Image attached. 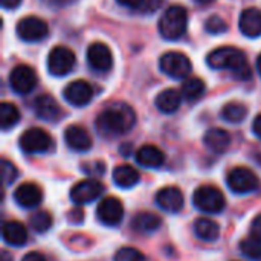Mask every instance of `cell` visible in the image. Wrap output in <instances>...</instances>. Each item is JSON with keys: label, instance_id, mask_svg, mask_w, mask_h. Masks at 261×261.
Wrapping results in <instances>:
<instances>
[{"label": "cell", "instance_id": "obj_13", "mask_svg": "<svg viewBox=\"0 0 261 261\" xmlns=\"http://www.w3.org/2000/svg\"><path fill=\"white\" fill-rule=\"evenodd\" d=\"M87 63L95 72H109L113 67V55L106 43L95 41L87 47Z\"/></svg>", "mask_w": 261, "mask_h": 261}, {"label": "cell", "instance_id": "obj_15", "mask_svg": "<svg viewBox=\"0 0 261 261\" xmlns=\"http://www.w3.org/2000/svg\"><path fill=\"white\" fill-rule=\"evenodd\" d=\"M14 200L17 202L18 206L26 208V210H32L41 203L43 191L35 184L26 182V184H21L20 187H17V190L14 191Z\"/></svg>", "mask_w": 261, "mask_h": 261}, {"label": "cell", "instance_id": "obj_8", "mask_svg": "<svg viewBox=\"0 0 261 261\" xmlns=\"http://www.w3.org/2000/svg\"><path fill=\"white\" fill-rule=\"evenodd\" d=\"M15 32L20 40H23L26 43H35V41H41L47 37L49 26L40 17L28 15L17 23Z\"/></svg>", "mask_w": 261, "mask_h": 261}, {"label": "cell", "instance_id": "obj_20", "mask_svg": "<svg viewBox=\"0 0 261 261\" xmlns=\"http://www.w3.org/2000/svg\"><path fill=\"white\" fill-rule=\"evenodd\" d=\"M135 158L136 162L145 168H161L165 164V154L156 145H142Z\"/></svg>", "mask_w": 261, "mask_h": 261}, {"label": "cell", "instance_id": "obj_40", "mask_svg": "<svg viewBox=\"0 0 261 261\" xmlns=\"http://www.w3.org/2000/svg\"><path fill=\"white\" fill-rule=\"evenodd\" d=\"M46 5L49 6H55V8H61V6H66V5H70L76 0H43Z\"/></svg>", "mask_w": 261, "mask_h": 261}, {"label": "cell", "instance_id": "obj_43", "mask_svg": "<svg viewBox=\"0 0 261 261\" xmlns=\"http://www.w3.org/2000/svg\"><path fill=\"white\" fill-rule=\"evenodd\" d=\"M197 5H210V3H213L214 0H194Z\"/></svg>", "mask_w": 261, "mask_h": 261}, {"label": "cell", "instance_id": "obj_26", "mask_svg": "<svg viewBox=\"0 0 261 261\" xmlns=\"http://www.w3.org/2000/svg\"><path fill=\"white\" fill-rule=\"evenodd\" d=\"M162 220L159 216L153 213H139L133 220H132V228L141 234H151L159 229Z\"/></svg>", "mask_w": 261, "mask_h": 261}, {"label": "cell", "instance_id": "obj_37", "mask_svg": "<svg viewBox=\"0 0 261 261\" xmlns=\"http://www.w3.org/2000/svg\"><path fill=\"white\" fill-rule=\"evenodd\" d=\"M67 220L70 222V223H75V225H78V223H81L83 220H84V213L81 211V210H72V211H69V214H67Z\"/></svg>", "mask_w": 261, "mask_h": 261}, {"label": "cell", "instance_id": "obj_32", "mask_svg": "<svg viewBox=\"0 0 261 261\" xmlns=\"http://www.w3.org/2000/svg\"><path fill=\"white\" fill-rule=\"evenodd\" d=\"M115 261H145V257L141 251L125 246L115 254Z\"/></svg>", "mask_w": 261, "mask_h": 261}, {"label": "cell", "instance_id": "obj_12", "mask_svg": "<svg viewBox=\"0 0 261 261\" xmlns=\"http://www.w3.org/2000/svg\"><path fill=\"white\" fill-rule=\"evenodd\" d=\"M96 219L104 226H118L124 219V206L118 197H106L96 208Z\"/></svg>", "mask_w": 261, "mask_h": 261}, {"label": "cell", "instance_id": "obj_18", "mask_svg": "<svg viewBox=\"0 0 261 261\" xmlns=\"http://www.w3.org/2000/svg\"><path fill=\"white\" fill-rule=\"evenodd\" d=\"M34 112L40 119L47 121V122H55L63 115L60 104L50 95H40L34 101Z\"/></svg>", "mask_w": 261, "mask_h": 261}, {"label": "cell", "instance_id": "obj_3", "mask_svg": "<svg viewBox=\"0 0 261 261\" xmlns=\"http://www.w3.org/2000/svg\"><path fill=\"white\" fill-rule=\"evenodd\" d=\"M188 26L187 9L180 5L170 6L159 20V32L165 40H179Z\"/></svg>", "mask_w": 261, "mask_h": 261}, {"label": "cell", "instance_id": "obj_35", "mask_svg": "<svg viewBox=\"0 0 261 261\" xmlns=\"http://www.w3.org/2000/svg\"><path fill=\"white\" fill-rule=\"evenodd\" d=\"M83 171L90 177H99L106 173V165L104 162H89V164H84Z\"/></svg>", "mask_w": 261, "mask_h": 261}, {"label": "cell", "instance_id": "obj_33", "mask_svg": "<svg viewBox=\"0 0 261 261\" xmlns=\"http://www.w3.org/2000/svg\"><path fill=\"white\" fill-rule=\"evenodd\" d=\"M18 171L15 168V165L12 162H9L8 159H2V177H3V185L9 187L12 185V182L17 179Z\"/></svg>", "mask_w": 261, "mask_h": 261}, {"label": "cell", "instance_id": "obj_38", "mask_svg": "<svg viewBox=\"0 0 261 261\" xmlns=\"http://www.w3.org/2000/svg\"><path fill=\"white\" fill-rule=\"evenodd\" d=\"M147 0H118L119 5L130 8V9H142Z\"/></svg>", "mask_w": 261, "mask_h": 261}, {"label": "cell", "instance_id": "obj_5", "mask_svg": "<svg viewBox=\"0 0 261 261\" xmlns=\"http://www.w3.org/2000/svg\"><path fill=\"white\" fill-rule=\"evenodd\" d=\"M20 148L28 154H37V153H46L54 147V141L50 135L38 127L28 128L21 133L18 139Z\"/></svg>", "mask_w": 261, "mask_h": 261}, {"label": "cell", "instance_id": "obj_4", "mask_svg": "<svg viewBox=\"0 0 261 261\" xmlns=\"http://www.w3.org/2000/svg\"><path fill=\"white\" fill-rule=\"evenodd\" d=\"M193 202L194 206L205 214H219L225 210L226 205L223 193L213 185H205L196 190Z\"/></svg>", "mask_w": 261, "mask_h": 261}, {"label": "cell", "instance_id": "obj_34", "mask_svg": "<svg viewBox=\"0 0 261 261\" xmlns=\"http://www.w3.org/2000/svg\"><path fill=\"white\" fill-rule=\"evenodd\" d=\"M205 28H206V31H208L210 34H214V35H217V34H223V32H226V31H228V24H226V21H225L223 18H220L219 15H213V17H210V18L206 20V23H205Z\"/></svg>", "mask_w": 261, "mask_h": 261}, {"label": "cell", "instance_id": "obj_36", "mask_svg": "<svg viewBox=\"0 0 261 261\" xmlns=\"http://www.w3.org/2000/svg\"><path fill=\"white\" fill-rule=\"evenodd\" d=\"M251 237H254V239H257V240H260L261 242V214H258L254 220H252V223H251Z\"/></svg>", "mask_w": 261, "mask_h": 261}, {"label": "cell", "instance_id": "obj_11", "mask_svg": "<svg viewBox=\"0 0 261 261\" xmlns=\"http://www.w3.org/2000/svg\"><path fill=\"white\" fill-rule=\"evenodd\" d=\"M104 193V185L96 179H84L70 190V199L75 205H87L95 202Z\"/></svg>", "mask_w": 261, "mask_h": 261}, {"label": "cell", "instance_id": "obj_17", "mask_svg": "<svg viewBox=\"0 0 261 261\" xmlns=\"http://www.w3.org/2000/svg\"><path fill=\"white\" fill-rule=\"evenodd\" d=\"M64 141L70 150L78 153H84L92 148V138L81 125H69L64 130Z\"/></svg>", "mask_w": 261, "mask_h": 261}, {"label": "cell", "instance_id": "obj_28", "mask_svg": "<svg viewBox=\"0 0 261 261\" xmlns=\"http://www.w3.org/2000/svg\"><path fill=\"white\" fill-rule=\"evenodd\" d=\"M20 121V112L12 102L0 104V127L2 130H9Z\"/></svg>", "mask_w": 261, "mask_h": 261}, {"label": "cell", "instance_id": "obj_44", "mask_svg": "<svg viewBox=\"0 0 261 261\" xmlns=\"http://www.w3.org/2000/svg\"><path fill=\"white\" fill-rule=\"evenodd\" d=\"M257 70H258V73H260L261 76V54L258 55V60H257Z\"/></svg>", "mask_w": 261, "mask_h": 261}, {"label": "cell", "instance_id": "obj_27", "mask_svg": "<svg viewBox=\"0 0 261 261\" xmlns=\"http://www.w3.org/2000/svg\"><path fill=\"white\" fill-rule=\"evenodd\" d=\"M205 83L203 80L197 78V76H190V78H185L182 87H180V93L184 96L185 101H197L203 93H205Z\"/></svg>", "mask_w": 261, "mask_h": 261}, {"label": "cell", "instance_id": "obj_39", "mask_svg": "<svg viewBox=\"0 0 261 261\" xmlns=\"http://www.w3.org/2000/svg\"><path fill=\"white\" fill-rule=\"evenodd\" d=\"M21 261H47L46 260V257L43 255V254H40V252H28Z\"/></svg>", "mask_w": 261, "mask_h": 261}, {"label": "cell", "instance_id": "obj_21", "mask_svg": "<svg viewBox=\"0 0 261 261\" xmlns=\"http://www.w3.org/2000/svg\"><path fill=\"white\" fill-rule=\"evenodd\" d=\"M203 144L208 147V150L220 154V153H225L229 145H231V135L223 130V128H210L205 136H203Z\"/></svg>", "mask_w": 261, "mask_h": 261}, {"label": "cell", "instance_id": "obj_16", "mask_svg": "<svg viewBox=\"0 0 261 261\" xmlns=\"http://www.w3.org/2000/svg\"><path fill=\"white\" fill-rule=\"evenodd\" d=\"M184 194L176 187H165L156 194V205L165 213H179L184 208Z\"/></svg>", "mask_w": 261, "mask_h": 261}, {"label": "cell", "instance_id": "obj_22", "mask_svg": "<svg viewBox=\"0 0 261 261\" xmlns=\"http://www.w3.org/2000/svg\"><path fill=\"white\" fill-rule=\"evenodd\" d=\"M2 236H3V239H5V242L8 245L15 246V248H21V246H24L28 243V231H26V228L20 222H15V220L6 222L3 225Z\"/></svg>", "mask_w": 261, "mask_h": 261}, {"label": "cell", "instance_id": "obj_7", "mask_svg": "<svg viewBox=\"0 0 261 261\" xmlns=\"http://www.w3.org/2000/svg\"><path fill=\"white\" fill-rule=\"evenodd\" d=\"M226 184L229 190L236 194H249L258 188L260 180L252 170L246 167H236L229 171Z\"/></svg>", "mask_w": 261, "mask_h": 261}, {"label": "cell", "instance_id": "obj_14", "mask_svg": "<svg viewBox=\"0 0 261 261\" xmlns=\"http://www.w3.org/2000/svg\"><path fill=\"white\" fill-rule=\"evenodd\" d=\"M63 96L64 99L75 107H84L87 106L92 98H93V87L84 81V80H76L69 83L64 90H63Z\"/></svg>", "mask_w": 261, "mask_h": 261}, {"label": "cell", "instance_id": "obj_30", "mask_svg": "<svg viewBox=\"0 0 261 261\" xmlns=\"http://www.w3.org/2000/svg\"><path fill=\"white\" fill-rule=\"evenodd\" d=\"M54 225V219L47 211H38L29 217V226L37 232V234H44L47 232Z\"/></svg>", "mask_w": 261, "mask_h": 261}, {"label": "cell", "instance_id": "obj_29", "mask_svg": "<svg viewBox=\"0 0 261 261\" xmlns=\"http://www.w3.org/2000/svg\"><path fill=\"white\" fill-rule=\"evenodd\" d=\"M246 116H248V109L242 102H228L222 109V118L231 124H239Z\"/></svg>", "mask_w": 261, "mask_h": 261}, {"label": "cell", "instance_id": "obj_9", "mask_svg": "<svg viewBox=\"0 0 261 261\" xmlns=\"http://www.w3.org/2000/svg\"><path fill=\"white\" fill-rule=\"evenodd\" d=\"M75 67V54L66 46H55L47 55V70L54 76H64Z\"/></svg>", "mask_w": 261, "mask_h": 261}, {"label": "cell", "instance_id": "obj_19", "mask_svg": "<svg viewBox=\"0 0 261 261\" xmlns=\"http://www.w3.org/2000/svg\"><path fill=\"white\" fill-rule=\"evenodd\" d=\"M239 28L243 35L257 38L261 35V11L257 8H248L240 14Z\"/></svg>", "mask_w": 261, "mask_h": 261}, {"label": "cell", "instance_id": "obj_42", "mask_svg": "<svg viewBox=\"0 0 261 261\" xmlns=\"http://www.w3.org/2000/svg\"><path fill=\"white\" fill-rule=\"evenodd\" d=\"M252 130H254L255 136L261 139V113L254 119V122H252Z\"/></svg>", "mask_w": 261, "mask_h": 261}, {"label": "cell", "instance_id": "obj_6", "mask_svg": "<svg viewBox=\"0 0 261 261\" xmlns=\"http://www.w3.org/2000/svg\"><path fill=\"white\" fill-rule=\"evenodd\" d=\"M161 70L174 80H185L193 70L190 58L182 52H167L159 60Z\"/></svg>", "mask_w": 261, "mask_h": 261}, {"label": "cell", "instance_id": "obj_25", "mask_svg": "<svg viewBox=\"0 0 261 261\" xmlns=\"http://www.w3.org/2000/svg\"><path fill=\"white\" fill-rule=\"evenodd\" d=\"M194 234L199 240L213 243L220 237V226L214 220L202 217V219H197L194 223Z\"/></svg>", "mask_w": 261, "mask_h": 261}, {"label": "cell", "instance_id": "obj_23", "mask_svg": "<svg viewBox=\"0 0 261 261\" xmlns=\"http://www.w3.org/2000/svg\"><path fill=\"white\" fill-rule=\"evenodd\" d=\"M182 98H184V96H182L180 92H177V90H174V89H165V90H162V92L156 96L154 104H156L158 110H161L162 113L170 115V113L177 112V109H179L180 104H182Z\"/></svg>", "mask_w": 261, "mask_h": 261}, {"label": "cell", "instance_id": "obj_24", "mask_svg": "<svg viewBox=\"0 0 261 261\" xmlns=\"http://www.w3.org/2000/svg\"><path fill=\"white\" fill-rule=\"evenodd\" d=\"M113 182L116 187L122 188V190H128L133 188L135 185H138L139 182V173L135 167L132 165H119L113 170Z\"/></svg>", "mask_w": 261, "mask_h": 261}, {"label": "cell", "instance_id": "obj_31", "mask_svg": "<svg viewBox=\"0 0 261 261\" xmlns=\"http://www.w3.org/2000/svg\"><path fill=\"white\" fill-rule=\"evenodd\" d=\"M240 251L249 260L261 261V242L254 239V237L242 240L240 242Z\"/></svg>", "mask_w": 261, "mask_h": 261}, {"label": "cell", "instance_id": "obj_1", "mask_svg": "<svg viewBox=\"0 0 261 261\" xmlns=\"http://www.w3.org/2000/svg\"><path fill=\"white\" fill-rule=\"evenodd\" d=\"M136 124L135 110L125 102H113L96 118L95 125L104 138H116L128 133Z\"/></svg>", "mask_w": 261, "mask_h": 261}, {"label": "cell", "instance_id": "obj_41", "mask_svg": "<svg viewBox=\"0 0 261 261\" xmlns=\"http://www.w3.org/2000/svg\"><path fill=\"white\" fill-rule=\"evenodd\" d=\"M0 3L5 9H15L21 3V0H0Z\"/></svg>", "mask_w": 261, "mask_h": 261}, {"label": "cell", "instance_id": "obj_2", "mask_svg": "<svg viewBox=\"0 0 261 261\" xmlns=\"http://www.w3.org/2000/svg\"><path fill=\"white\" fill-rule=\"evenodd\" d=\"M210 67L216 70H229L237 80H249L252 76L251 66L246 60V55L232 46H222L211 50L206 57Z\"/></svg>", "mask_w": 261, "mask_h": 261}, {"label": "cell", "instance_id": "obj_10", "mask_svg": "<svg viewBox=\"0 0 261 261\" xmlns=\"http://www.w3.org/2000/svg\"><path fill=\"white\" fill-rule=\"evenodd\" d=\"M9 86L18 95H28L37 86V73L28 64L15 66L9 73Z\"/></svg>", "mask_w": 261, "mask_h": 261}]
</instances>
